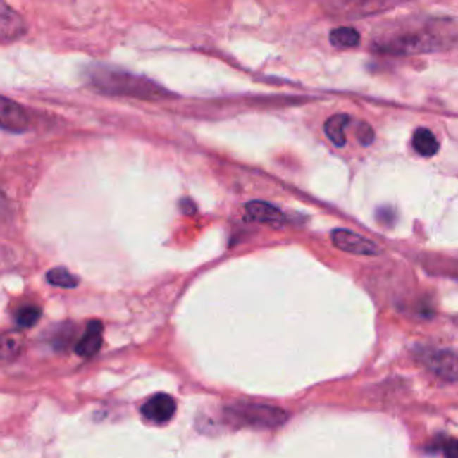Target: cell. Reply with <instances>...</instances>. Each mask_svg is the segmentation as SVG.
Segmentation results:
<instances>
[{
	"instance_id": "13",
	"label": "cell",
	"mask_w": 458,
	"mask_h": 458,
	"mask_svg": "<svg viewBox=\"0 0 458 458\" xmlns=\"http://www.w3.org/2000/svg\"><path fill=\"white\" fill-rule=\"evenodd\" d=\"M400 0H342V4H346V11L349 15H369L385 9L387 6L396 4Z\"/></svg>"
},
{
	"instance_id": "9",
	"label": "cell",
	"mask_w": 458,
	"mask_h": 458,
	"mask_svg": "<svg viewBox=\"0 0 458 458\" xmlns=\"http://www.w3.org/2000/svg\"><path fill=\"white\" fill-rule=\"evenodd\" d=\"M102 346V324L99 321H92L86 326L85 335L75 346V353L82 358H89L99 353Z\"/></svg>"
},
{
	"instance_id": "16",
	"label": "cell",
	"mask_w": 458,
	"mask_h": 458,
	"mask_svg": "<svg viewBox=\"0 0 458 458\" xmlns=\"http://www.w3.org/2000/svg\"><path fill=\"white\" fill-rule=\"evenodd\" d=\"M20 346H22V338H20V333H4L0 335V360H8V358H13L20 351Z\"/></svg>"
},
{
	"instance_id": "14",
	"label": "cell",
	"mask_w": 458,
	"mask_h": 458,
	"mask_svg": "<svg viewBox=\"0 0 458 458\" xmlns=\"http://www.w3.org/2000/svg\"><path fill=\"white\" fill-rule=\"evenodd\" d=\"M330 39L338 49H353L360 43V35L353 27H337L331 31Z\"/></svg>"
},
{
	"instance_id": "15",
	"label": "cell",
	"mask_w": 458,
	"mask_h": 458,
	"mask_svg": "<svg viewBox=\"0 0 458 458\" xmlns=\"http://www.w3.org/2000/svg\"><path fill=\"white\" fill-rule=\"evenodd\" d=\"M47 281L51 285H54V287H61V288H74L78 287L79 283L78 278L63 267L51 268V271L47 272Z\"/></svg>"
},
{
	"instance_id": "10",
	"label": "cell",
	"mask_w": 458,
	"mask_h": 458,
	"mask_svg": "<svg viewBox=\"0 0 458 458\" xmlns=\"http://www.w3.org/2000/svg\"><path fill=\"white\" fill-rule=\"evenodd\" d=\"M245 213L247 218L256 222H265V224H278L283 221V213L278 210L276 206L268 204L264 201H251L245 204Z\"/></svg>"
},
{
	"instance_id": "6",
	"label": "cell",
	"mask_w": 458,
	"mask_h": 458,
	"mask_svg": "<svg viewBox=\"0 0 458 458\" xmlns=\"http://www.w3.org/2000/svg\"><path fill=\"white\" fill-rule=\"evenodd\" d=\"M175 408H178V404H175L174 397L168 396V394H156L142 407V416L152 423L163 424L174 417Z\"/></svg>"
},
{
	"instance_id": "18",
	"label": "cell",
	"mask_w": 458,
	"mask_h": 458,
	"mask_svg": "<svg viewBox=\"0 0 458 458\" xmlns=\"http://www.w3.org/2000/svg\"><path fill=\"white\" fill-rule=\"evenodd\" d=\"M358 140L364 145H369L374 140V131L367 124H360V131L357 132Z\"/></svg>"
},
{
	"instance_id": "5",
	"label": "cell",
	"mask_w": 458,
	"mask_h": 458,
	"mask_svg": "<svg viewBox=\"0 0 458 458\" xmlns=\"http://www.w3.org/2000/svg\"><path fill=\"white\" fill-rule=\"evenodd\" d=\"M29 128V117L25 109L11 99L0 95V129L11 132H24Z\"/></svg>"
},
{
	"instance_id": "19",
	"label": "cell",
	"mask_w": 458,
	"mask_h": 458,
	"mask_svg": "<svg viewBox=\"0 0 458 458\" xmlns=\"http://www.w3.org/2000/svg\"><path fill=\"white\" fill-rule=\"evenodd\" d=\"M6 217V199L0 195V221Z\"/></svg>"
},
{
	"instance_id": "17",
	"label": "cell",
	"mask_w": 458,
	"mask_h": 458,
	"mask_svg": "<svg viewBox=\"0 0 458 458\" xmlns=\"http://www.w3.org/2000/svg\"><path fill=\"white\" fill-rule=\"evenodd\" d=\"M42 317V310L36 307H24L16 315V324L20 328H32Z\"/></svg>"
},
{
	"instance_id": "4",
	"label": "cell",
	"mask_w": 458,
	"mask_h": 458,
	"mask_svg": "<svg viewBox=\"0 0 458 458\" xmlns=\"http://www.w3.org/2000/svg\"><path fill=\"white\" fill-rule=\"evenodd\" d=\"M335 247L340 251H346L351 254H360V256H376L381 253V249L373 240H367L361 235L353 233L349 229H335L331 233Z\"/></svg>"
},
{
	"instance_id": "11",
	"label": "cell",
	"mask_w": 458,
	"mask_h": 458,
	"mask_svg": "<svg viewBox=\"0 0 458 458\" xmlns=\"http://www.w3.org/2000/svg\"><path fill=\"white\" fill-rule=\"evenodd\" d=\"M411 145H414L416 152H419L424 158H431L439 152V140L430 129H417L414 132V138H411Z\"/></svg>"
},
{
	"instance_id": "1",
	"label": "cell",
	"mask_w": 458,
	"mask_h": 458,
	"mask_svg": "<svg viewBox=\"0 0 458 458\" xmlns=\"http://www.w3.org/2000/svg\"><path fill=\"white\" fill-rule=\"evenodd\" d=\"M457 27L453 20L411 18L397 20L378 35L376 47L392 54L431 52L453 45Z\"/></svg>"
},
{
	"instance_id": "7",
	"label": "cell",
	"mask_w": 458,
	"mask_h": 458,
	"mask_svg": "<svg viewBox=\"0 0 458 458\" xmlns=\"http://www.w3.org/2000/svg\"><path fill=\"white\" fill-rule=\"evenodd\" d=\"M27 31L25 20L4 2L0 0V39L2 42H15Z\"/></svg>"
},
{
	"instance_id": "3",
	"label": "cell",
	"mask_w": 458,
	"mask_h": 458,
	"mask_svg": "<svg viewBox=\"0 0 458 458\" xmlns=\"http://www.w3.org/2000/svg\"><path fill=\"white\" fill-rule=\"evenodd\" d=\"M229 411L244 423L254 424V426H278L287 419L285 411L278 408L261 407V404H237Z\"/></svg>"
},
{
	"instance_id": "2",
	"label": "cell",
	"mask_w": 458,
	"mask_h": 458,
	"mask_svg": "<svg viewBox=\"0 0 458 458\" xmlns=\"http://www.w3.org/2000/svg\"><path fill=\"white\" fill-rule=\"evenodd\" d=\"M89 82L99 92L111 95H129V97L140 99H159L161 95H168V92L147 81L145 78H138L128 72L111 70V68H101V66L89 72Z\"/></svg>"
},
{
	"instance_id": "8",
	"label": "cell",
	"mask_w": 458,
	"mask_h": 458,
	"mask_svg": "<svg viewBox=\"0 0 458 458\" xmlns=\"http://www.w3.org/2000/svg\"><path fill=\"white\" fill-rule=\"evenodd\" d=\"M421 360L426 361V365L435 374L442 376L444 380H457V357L453 351H430Z\"/></svg>"
},
{
	"instance_id": "12",
	"label": "cell",
	"mask_w": 458,
	"mask_h": 458,
	"mask_svg": "<svg viewBox=\"0 0 458 458\" xmlns=\"http://www.w3.org/2000/svg\"><path fill=\"white\" fill-rule=\"evenodd\" d=\"M351 118L346 113H338V115H333L330 120H326L324 124V131H326V136L333 142L337 147H342L346 145V125L349 124Z\"/></svg>"
}]
</instances>
